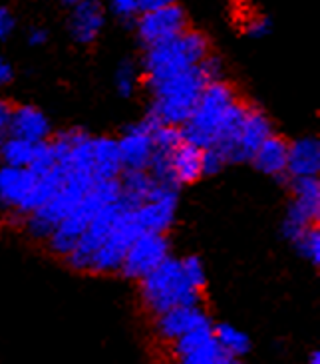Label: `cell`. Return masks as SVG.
Listing matches in <instances>:
<instances>
[{"mask_svg": "<svg viewBox=\"0 0 320 364\" xmlns=\"http://www.w3.org/2000/svg\"><path fill=\"white\" fill-rule=\"evenodd\" d=\"M247 104L249 100L241 98L231 82L225 78L211 80L201 92L191 116L181 126V136L201 149L215 146L227 158L241 128Z\"/></svg>", "mask_w": 320, "mask_h": 364, "instance_id": "6da1fadb", "label": "cell"}, {"mask_svg": "<svg viewBox=\"0 0 320 364\" xmlns=\"http://www.w3.org/2000/svg\"><path fill=\"white\" fill-rule=\"evenodd\" d=\"M203 62V60H201ZM201 62L177 74L159 76V78H142L144 86L149 92V116L159 124L181 128L191 116L201 92L211 82L205 74Z\"/></svg>", "mask_w": 320, "mask_h": 364, "instance_id": "7a4b0ae2", "label": "cell"}, {"mask_svg": "<svg viewBox=\"0 0 320 364\" xmlns=\"http://www.w3.org/2000/svg\"><path fill=\"white\" fill-rule=\"evenodd\" d=\"M139 287V301L146 309L147 315L157 316L185 305H203V295L197 289L189 285L185 279L183 269L179 257L169 255L159 265L147 273L142 281H137Z\"/></svg>", "mask_w": 320, "mask_h": 364, "instance_id": "3957f363", "label": "cell"}, {"mask_svg": "<svg viewBox=\"0 0 320 364\" xmlns=\"http://www.w3.org/2000/svg\"><path fill=\"white\" fill-rule=\"evenodd\" d=\"M213 52L211 40L197 28H185L177 36L144 48L142 78H159L197 66Z\"/></svg>", "mask_w": 320, "mask_h": 364, "instance_id": "277c9868", "label": "cell"}, {"mask_svg": "<svg viewBox=\"0 0 320 364\" xmlns=\"http://www.w3.org/2000/svg\"><path fill=\"white\" fill-rule=\"evenodd\" d=\"M62 176L64 171L58 164L48 173H36L30 168H10L0 164V207L18 217L30 215L58 189Z\"/></svg>", "mask_w": 320, "mask_h": 364, "instance_id": "5b68a950", "label": "cell"}, {"mask_svg": "<svg viewBox=\"0 0 320 364\" xmlns=\"http://www.w3.org/2000/svg\"><path fill=\"white\" fill-rule=\"evenodd\" d=\"M60 168L64 171V176H62L58 189L52 193V197L44 205H40L36 211L24 217L26 231L32 239L46 241L50 233L60 225V221L78 205L80 199L86 196L87 189L96 181L94 173L87 169H72L64 168V166H60Z\"/></svg>", "mask_w": 320, "mask_h": 364, "instance_id": "8992f818", "label": "cell"}, {"mask_svg": "<svg viewBox=\"0 0 320 364\" xmlns=\"http://www.w3.org/2000/svg\"><path fill=\"white\" fill-rule=\"evenodd\" d=\"M119 199V183L117 179H97L86 191V196L78 201V205L60 221V225L50 233L46 245L52 255L64 257L76 247L82 233L86 231L90 221L106 203Z\"/></svg>", "mask_w": 320, "mask_h": 364, "instance_id": "52a82bcc", "label": "cell"}, {"mask_svg": "<svg viewBox=\"0 0 320 364\" xmlns=\"http://www.w3.org/2000/svg\"><path fill=\"white\" fill-rule=\"evenodd\" d=\"M139 233L142 231L134 215V209L124 205L112 229L107 231V235L104 237V241L100 243L97 251L92 257L87 275H117L119 267L124 263L127 247L132 245V241Z\"/></svg>", "mask_w": 320, "mask_h": 364, "instance_id": "ba28073f", "label": "cell"}, {"mask_svg": "<svg viewBox=\"0 0 320 364\" xmlns=\"http://www.w3.org/2000/svg\"><path fill=\"white\" fill-rule=\"evenodd\" d=\"M171 255V243L165 233H147L142 231L127 247L124 263L119 273L127 281H142L147 273H151L164 259Z\"/></svg>", "mask_w": 320, "mask_h": 364, "instance_id": "9c48e42d", "label": "cell"}, {"mask_svg": "<svg viewBox=\"0 0 320 364\" xmlns=\"http://www.w3.org/2000/svg\"><path fill=\"white\" fill-rule=\"evenodd\" d=\"M132 24L136 28L139 44L147 48V46H154L157 42L174 38L179 32L189 28V16H187L183 6L179 2H175V4L164 6V9L142 12Z\"/></svg>", "mask_w": 320, "mask_h": 364, "instance_id": "30bf717a", "label": "cell"}, {"mask_svg": "<svg viewBox=\"0 0 320 364\" xmlns=\"http://www.w3.org/2000/svg\"><path fill=\"white\" fill-rule=\"evenodd\" d=\"M159 124L149 114L136 124L127 126L117 138L119 158L124 171H144L149 168L154 158V138L151 132Z\"/></svg>", "mask_w": 320, "mask_h": 364, "instance_id": "8fae6325", "label": "cell"}, {"mask_svg": "<svg viewBox=\"0 0 320 364\" xmlns=\"http://www.w3.org/2000/svg\"><path fill=\"white\" fill-rule=\"evenodd\" d=\"M179 207V187L161 183L154 197L134 209L139 231L147 233H169L174 227Z\"/></svg>", "mask_w": 320, "mask_h": 364, "instance_id": "7c38bea8", "label": "cell"}, {"mask_svg": "<svg viewBox=\"0 0 320 364\" xmlns=\"http://www.w3.org/2000/svg\"><path fill=\"white\" fill-rule=\"evenodd\" d=\"M274 132L271 118L267 112L259 108L257 104H247L245 116H242L241 128L237 132L233 149L229 154V164H249L252 154L261 146L265 139Z\"/></svg>", "mask_w": 320, "mask_h": 364, "instance_id": "4fadbf2b", "label": "cell"}, {"mask_svg": "<svg viewBox=\"0 0 320 364\" xmlns=\"http://www.w3.org/2000/svg\"><path fill=\"white\" fill-rule=\"evenodd\" d=\"M211 325H213V318L207 313V309L203 305L175 306V309H169L161 315L154 316L156 336L165 345L174 343L175 338L187 335L195 328Z\"/></svg>", "mask_w": 320, "mask_h": 364, "instance_id": "5bb4252c", "label": "cell"}, {"mask_svg": "<svg viewBox=\"0 0 320 364\" xmlns=\"http://www.w3.org/2000/svg\"><path fill=\"white\" fill-rule=\"evenodd\" d=\"M106 24V9L102 0H76L70 6V38L80 46H92Z\"/></svg>", "mask_w": 320, "mask_h": 364, "instance_id": "9a60e30c", "label": "cell"}, {"mask_svg": "<svg viewBox=\"0 0 320 364\" xmlns=\"http://www.w3.org/2000/svg\"><path fill=\"white\" fill-rule=\"evenodd\" d=\"M52 122L44 114V109L34 104H12L9 136L26 139L30 144H40L52 138Z\"/></svg>", "mask_w": 320, "mask_h": 364, "instance_id": "2e32d148", "label": "cell"}, {"mask_svg": "<svg viewBox=\"0 0 320 364\" xmlns=\"http://www.w3.org/2000/svg\"><path fill=\"white\" fill-rule=\"evenodd\" d=\"M289 141L291 139L282 138L272 132L269 138L262 141L252 154L249 164L257 171L274 179H281L282 183L287 181V158H289Z\"/></svg>", "mask_w": 320, "mask_h": 364, "instance_id": "e0dca14e", "label": "cell"}, {"mask_svg": "<svg viewBox=\"0 0 320 364\" xmlns=\"http://www.w3.org/2000/svg\"><path fill=\"white\" fill-rule=\"evenodd\" d=\"M201 154H203V149L185 141V139L169 154L167 169H169V179L174 186L181 189L183 186H193L203 178Z\"/></svg>", "mask_w": 320, "mask_h": 364, "instance_id": "ac0fdd59", "label": "cell"}, {"mask_svg": "<svg viewBox=\"0 0 320 364\" xmlns=\"http://www.w3.org/2000/svg\"><path fill=\"white\" fill-rule=\"evenodd\" d=\"M320 173V141L314 136L289 141L287 158V179L319 178Z\"/></svg>", "mask_w": 320, "mask_h": 364, "instance_id": "d6986e66", "label": "cell"}, {"mask_svg": "<svg viewBox=\"0 0 320 364\" xmlns=\"http://www.w3.org/2000/svg\"><path fill=\"white\" fill-rule=\"evenodd\" d=\"M92 171L94 179H117L122 176V158L117 138L92 136Z\"/></svg>", "mask_w": 320, "mask_h": 364, "instance_id": "ffe728a7", "label": "cell"}, {"mask_svg": "<svg viewBox=\"0 0 320 364\" xmlns=\"http://www.w3.org/2000/svg\"><path fill=\"white\" fill-rule=\"evenodd\" d=\"M117 183H119V201L124 205L132 207V209L146 203L161 186V181H157L147 169H144V171H122V176L117 178Z\"/></svg>", "mask_w": 320, "mask_h": 364, "instance_id": "44dd1931", "label": "cell"}, {"mask_svg": "<svg viewBox=\"0 0 320 364\" xmlns=\"http://www.w3.org/2000/svg\"><path fill=\"white\" fill-rule=\"evenodd\" d=\"M217 345L223 348L225 353L235 358H242L245 355L251 353V338L247 333H242L241 328H237L231 323H213L211 326Z\"/></svg>", "mask_w": 320, "mask_h": 364, "instance_id": "7402d4cb", "label": "cell"}, {"mask_svg": "<svg viewBox=\"0 0 320 364\" xmlns=\"http://www.w3.org/2000/svg\"><path fill=\"white\" fill-rule=\"evenodd\" d=\"M36 154V144H30L26 139L9 138L0 144V164L10 168H30Z\"/></svg>", "mask_w": 320, "mask_h": 364, "instance_id": "603a6c76", "label": "cell"}, {"mask_svg": "<svg viewBox=\"0 0 320 364\" xmlns=\"http://www.w3.org/2000/svg\"><path fill=\"white\" fill-rule=\"evenodd\" d=\"M314 223H319L312 215H309L302 207H299L297 203L289 201V207L284 211V217H282V225L281 233L287 241H294L297 237L301 235L304 229H309Z\"/></svg>", "mask_w": 320, "mask_h": 364, "instance_id": "cb8c5ba5", "label": "cell"}, {"mask_svg": "<svg viewBox=\"0 0 320 364\" xmlns=\"http://www.w3.org/2000/svg\"><path fill=\"white\" fill-rule=\"evenodd\" d=\"M225 356H229L221 346L217 345L215 336L207 338L203 345H199L193 350H189L187 355L171 358L169 364H217L223 360Z\"/></svg>", "mask_w": 320, "mask_h": 364, "instance_id": "d4e9b609", "label": "cell"}, {"mask_svg": "<svg viewBox=\"0 0 320 364\" xmlns=\"http://www.w3.org/2000/svg\"><path fill=\"white\" fill-rule=\"evenodd\" d=\"M139 80H142V70L137 68L136 62L129 58L122 60L116 70V76H114L117 94L122 98H132L139 86Z\"/></svg>", "mask_w": 320, "mask_h": 364, "instance_id": "484cf974", "label": "cell"}, {"mask_svg": "<svg viewBox=\"0 0 320 364\" xmlns=\"http://www.w3.org/2000/svg\"><path fill=\"white\" fill-rule=\"evenodd\" d=\"M292 245L297 249V253L309 261L312 267L320 265V229L319 223H314L309 229H304L301 235L292 241Z\"/></svg>", "mask_w": 320, "mask_h": 364, "instance_id": "4316f807", "label": "cell"}, {"mask_svg": "<svg viewBox=\"0 0 320 364\" xmlns=\"http://www.w3.org/2000/svg\"><path fill=\"white\" fill-rule=\"evenodd\" d=\"M181 261V269H183L185 279L189 281V285L197 289L199 293H205L207 289V271H205V263L201 257L187 255L179 259Z\"/></svg>", "mask_w": 320, "mask_h": 364, "instance_id": "83f0119b", "label": "cell"}, {"mask_svg": "<svg viewBox=\"0 0 320 364\" xmlns=\"http://www.w3.org/2000/svg\"><path fill=\"white\" fill-rule=\"evenodd\" d=\"M227 158L223 156L221 149H217L215 146L203 148L201 154V171H203V178H213L217 173H221L227 168Z\"/></svg>", "mask_w": 320, "mask_h": 364, "instance_id": "f1b7e54d", "label": "cell"}, {"mask_svg": "<svg viewBox=\"0 0 320 364\" xmlns=\"http://www.w3.org/2000/svg\"><path fill=\"white\" fill-rule=\"evenodd\" d=\"M110 10L116 18L124 22H134L139 16L137 0H110Z\"/></svg>", "mask_w": 320, "mask_h": 364, "instance_id": "f546056e", "label": "cell"}, {"mask_svg": "<svg viewBox=\"0 0 320 364\" xmlns=\"http://www.w3.org/2000/svg\"><path fill=\"white\" fill-rule=\"evenodd\" d=\"M272 30V20L269 16H252L249 22H247V26H245V32H247V36H251V38H265V36H269Z\"/></svg>", "mask_w": 320, "mask_h": 364, "instance_id": "4dcf8cb0", "label": "cell"}, {"mask_svg": "<svg viewBox=\"0 0 320 364\" xmlns=\"http://www.w3.org/2000/svg\"><path fill=\"white\" fill-rule=\"evenodd\" d=\"M14 26H16V18H14L12 10L6 9V6H0V42L9 38L14 32Z\"/></svg>", "mask_w": 320, "mask_h": 364, "instance_id": "1f68e13d", "label": "cell"}, {"mask_svg": "<svg viewBox=\"0 0 320 364\" xmlns=\"http://www.w3.org/2000/svg\"><path fill=\"white\" fill-rule=\"evenodd\" d=\"M10 114H12V102L6 98H0V144L9 138Z\"/></svg>", "mask_w": 320, "mask_h": 364, "instance_id": "d6a6232c", "label": "cell"}, {"mask_svg": "<svg viewBox=\"0 0 320 364\" xmlns=\"http://www.w3.org/2000/svg\"><path fill=\"white\" fill-rule=\"evenodd\" d=\"M50 32L44 26H32L26 34V42L32 48H42L44 44H48Z\"/></svg>", "mask_w": 320, "mask_h": 364, "instance_id": "836d02e7", "label": "cell"}, {"mask_svg": "<svg viewBox=\"0 0 320 364\" xmlns=\"http://www.w3.org/2000/svg\"><path fill=\"white\" fill-rule=\"evenodd\" d=\"M12 80H14V66L0 54V88L12 84Z\"/></svg>", "mask_w": 320, "mask_h": 364, "instance_id": "e575fe53", "label": "cell"}, {"mask_svg": "<svg viewBox=\"0 0 320 364\" xmlns=\"http://www.w3.org/2000/svg\"><path fill=\"white\" fill-rule=\"evenodd\" d=\"M175 2H179V0H137V6H139V14H142V12H149V10L164 9Z\"/></svg>", "mask_w": 320, "mask_h": 364, "instance_id": "d590c367", "label": "cell"}, {"mask_svg": "<svg viewBox=\"0 0 320 364\" xmlns=\"http://www.w3.org/2000/svg\"><path fill=\"white\" fill-rule=\"evenodd\" d=\"M309 364H320V353L319 350H312L309 356Z\"/></svg>", "mask_w": 320, "mask_h": 364, "instance_id": "8d00e7d4", "label": "cell"}, {"mask_svg": "<svg viewBox=\"0 0 320 364\" xmlns=\"http://www.w3.org/2000/svg\"><path fill=\"white\" fill-rule=\"evenodd\" d=\"M60 2H62V4H64V6H72V4H74V2H76V0H60Z\"/></svg>", "mask_w": 320, "mask_h": 364, "instance_id": "74e56055", "label": "cell"}]
</instances>
